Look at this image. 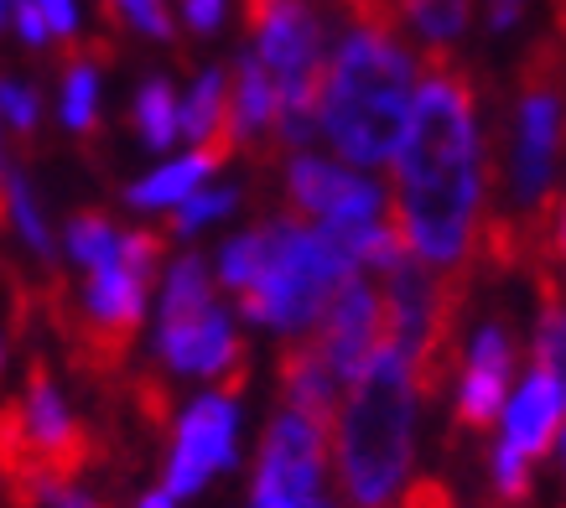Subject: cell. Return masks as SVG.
<instances>
[{
  "instance_id": "3",
  "label": "cell",
  "mask_w": 566,
  "mask_h": 508,
  "mask_svg": "<svg viewBox=\"0 0 566 508\" xmlns=\"http://www.w3.org/2000/svg\"><path fill=\"white\" fill-rule=\"evenodd\" d=\"M338 431V477L354 508H390V493L411 467L416 436V384L406 358L390 342L375 353V363L354 379Z\"/></svg>"
},
{
  "instance_id": "25",
  "label": "cell",
  "mask_w": 566,
  "mask_h": 508,
  "mask_svg": "<svg viewBox=\"0 0 566 508\" xmlns=\"http://www.w3.org/2000/svg\"><path fill=\"white\" fill-rule=\"evenodd\" d=\"M0 125L6 136H36L42 125V94L21 78H0Z\"/></svg>"
},
{
  "instance_id": "8",
  "label": "cell",
  "mask_w": 566,
  "mask_h": 508,
  "mask_svg": "<svg viewBox=\"0 0 566 508\" xmlns=\"http://www.w3.org/2000/svg\"><path fill=\"white\" fill-rule=\"evenodd\" d=\"M156 358H161V369L192 373V379H223L240 363H250L223 306L213 301L188 306V311H161L156 317Z\"/></svg>"
},
{
  "instance_id": "9",
  "label": "cell",
  "mask_w": 566,
  "mask_h": 508,
  "mask_svg": "<svg viewBox=\"0 0 566 508\" xmlns=\"http://www.w3.org/2000/svg\"><path fill=\"white\" fill-rule=\"evenodd\" d=\"M11 421H17V441L32 452V467H52L73 483V467L84 462V425L73 415L69 394L52 384L48 369H32Z\"/></svg>"
},
{
  "instance_id": "12",
  "label": "cell",
  "mask_w": 566,
  "mask_h": 508,
  "mask_svg": "<svg viewBox=\"0 0 566 508\" xmlns=\"http://www.w3.org/2000/svg\"><path fill=\"white\" fill-rule=\"evenodd\" d=\"M234 151H240V146L223 136V140H208V146H198V151L182 156V161L156 167L151 177H140V182L125 187V208H136V213H167V208H177L182 198H192V192L203 187L208 171H219Z\"/></svg>"
},
{
  "instance_id": "31",
  "label": "cell",
  "mask_w": 566,
  "mask_h": 508,
  "mask_svg": "<svg viewBox=\"0 0 566 508\" xmlns=\"http://www.w3.org/2000/svg\"><path fill=\"white\" fill-rule=\"evenodd\" d=\"M546 260L551 271L562 275V286H566V192H562V203H556V219H551V234H546Z\"/></svg>"
},
{
  "instance_id": "1",
  "label": "cell",
  "mask_w": 566,
  "mask_h": 508,
  "mask_svg": "<svg viewBox=\"0 0 566 508\" xmlns=\"http://www.w3.org/2000/svg\"><path fill=\"white\" fill-rule=\"evenodd\" d=\"M395 234L421 265H463L483 198L479 84L452 52L421 57L411 125L395 151Z\"/></svg>"
},
{
  "instance_id": "5",
  "label": "cell",
  "mask_w": 566,
  "mask_h": 508,
  "mask_svg": "<svg viewBox=\"0 0 566 508\" xmlns=\"http://www.w3.org/2000/svg\"><path fill=\"white\" fill-rule=\"evenodd\" d=\"M327 436L317 421L307 415H275L260 446V473L250 508H307L317 483H323V462H327Z\"/></svg>"
},
{
  "instance_id": "20",
  "label": "cell",
  "mask_w": 566,
  "mask_h": 508,
  "mask_svg": "<svg viewBox=\"0 0 566 508\" xmlns=\"http://www.w3.org/2000/svg\"><path fill=\"white\" fill-rule=\"evenodd\" d=\"M354 171L333 167V161H317V156H296L292 167H286V192H292L296 213H312V219L323 223L327 208L338 203V192L348 187Z\"/></svg>"
},
{
  "instance_id": "33",
  "label": "cell",
  "mask_w": 566,
  "mask_h": 508,
  "mask_svg": "<svg viewBox=\"0 0 566 508\" xmlns=\"http://www.w3.org/2000/svg\"><path fill=\"white\" fill-rule=\"evenodd\" d=\"M483 11H489V27H494V32H510V27H520V17L531 11V0H483Z\"/></svg>"
},
{
  "instance_id": "40",
  "label": "cell",
  "mask_w": 566,
  "mask_h": 508,
  "mask_svg": "<svg viewBox=\"0 0 566 508\" xmlns=\"http://www.w3.org/2000/svg\"><path fill=\"white\" fill-rule=\"evenodd\" d=\"M556 6H566V0H556Z\"/></svg>"
},
{
  "instance_id": "39",
  "label": "cell",
  "mask_w": 566,
  "mask_h": 508,
  "mask_svg": "<svg viewBox=\"0 0 566 508\" xmlns=\"http://www.w3.org/2000/svg\"><path fill=\"white\" fill-rule=\"evenodd\" d=\"M0 21H6V0H0Z\"/></svg>"
},
{
  "instance_id": "29",
  "label": "cell",
  "mask_w": 566,
  "mask_h": 508,
  "mask_svg": "<svg viewBox=\"0 0 566 508\" xmlns=\"http://www.w3.org/2000/svg\"><path fill=\"white\" fill-rule=\"evenodd\" d=\"M6 21H11V32H17L27 47H48L52 42L48 21H42V11H36L32 0H6Z\"/></svg>"
},
{
  "instance_id": "21",
  "label": "cell",
  "mask_w": 566,
  "mask_h": 508,
  "mask_svg": "<svg viewBox=\"0 0 566 508\" xmlns=\"http://www.w3.org/2000/svg\"><path fill=\"white\" fill-rule=\"evenodd\" d=\"M400 21H411L427 36V52H447L458 36L468 32V11L473 0H395Z\"/></svg>"
},
{
  "instance_id": "15",
  "label": "cell",
  "mask_w": 566,
  "mask_h": 508,
  "mask_svg": "<svg viewBox=\"0 0 566 508\" xmlns=\"http://www.w3.org/2000/svg\"><path fill=\"white\" fill-rule=\"evenodd\" d=\"M0 219L17 234V244L32 254L36 265H57V234H52L48 213L36 203L32 177L17 161H0Z\"/></svg>"
},
{
  "instance_id": "23",
  "label": "cell",
  "mask_w": 566,
  "mask_h": 508,
  "mask_svg": "<svg viewBox=\"0 0 566 508\" xmlns=\"http://www.w3.org/2000/svg\"><path fill=\"white\" fill-rule=\"evenodd\" d=\"M63 254H69L78 271H94V265H109L120 254V229L104 219V213H78L63 234Z\"/></svg>"
},
{
  "instance_id": "14",
  "label": "cell",
  "mask_w": 566,
  "mask_h": 508,
  "mask_svg": "<svg viewBox=\"0 0 566 508\" xmlns=\"http://www.w3.org/2000/svg\"><path fill=\"white\" fill-rule=\"evenodd\" d=\"M229 136L234 146L250 151H271L275 140V84L265 63L244 52L240 68H234V94H229Z\"/></svg>"
},
{
  "instance_id": "24",
  "label": "cell",
  "mask_w": 566,
  "mask_h": 508,
  "mask_svg": "<svg viewBox=\"0 0 566 508\" xmlns=\"http://www.w3.org/2000/svg\"><path fill=\"white\" fill-rule=\"evenodd\" d=\"M240 203V192L234 187H213V192H192V198H182V203L172 208V223H167V234L172 239H188L198 234V229H208V223H219L229 208Z\"/></svg>"
},
{
  "instance_id": "13",
  "label": "cell",
  "mask_w": 566,
  "mask_h": 508,
  "mask_svg": "<svg viewBox=\"0 0 566 508\" xmlns=\"http://www.w3.org/2000/svg\"><path fill=\"white\" fill-rule=\"evenodd\" d=\"M281 394L296 415L317 421L323 431H333V415H338V379L327 369L317 338H292L281 348Z\"/></svg>"
},
{
  "instance_id": "11",
  "label": "cell",
  "mask_w": 566,
  "mask_h": 508,
  "mask_svg": "<svg viewBox=\"0 0 566 508\" xmlns=\"http://www.w3.org/2000/svg\"><path fill=\"white\" fill-rule=\"evenodd\" d=\"M510 369H515V342L510 327L494 322L473 338V353L463 363V384H458V425L468 431H489L499 410L510 400Z\"/></svg>"
},
{
  "instance_id": "18",
  "label": "cell",
  "mask_w": 566,
  "mask_h": 508,
  "mask_svg": "<svg viewBox=\"0 0 566 508\" xmlns=\"http://www.w3.org/2000/svg\"><path fill=\"white\" fill-rule=\"evenodd\" d=\"M223 136H229V73L208 68V73H198L188 99L177 104V140L208 146V140H223Z\"/></svg>"
},
{
  "instance_id": "32",
  "label": "cell",
  "mask_w": 566,
  "mask_h": 508,
  "mask_svg": "<svg viewBox=\"0 0 566 508\" xmlns=\"http://www.w3.org/2000/svg\"><path fill=\"white\" fill-rule=\"evenodd\" d=\"M182 17H188L192 32H219V21H223V0H182Z\"/></svg>"
},
{
  "instance_id": "30",
  "label": "cell",
  "mask_w": 566,
  "mask_h": 508,
  "mask_svg": "<svg viewBox=\"0 0 566 508\" xmlns=\"http://www.w3.org/2000/svg\"><path fill=\"white\" fill-rule=\"evenodd\" d=\"M32 6L42 11V21H48L52 42H78V27H84L78 0H32Z\"/></svg>"
},
{
  "instance_id": "4",
  "label": "cell",
  "mask_w": 566,
  "mask_h": 508,
  "mask_svg": "<svg viewBox=\"0 0 566 508\" xmlns=\"http://www.w3.org/2000/svg\"><path fill=\"white\" fill-rule=\"evenodd\" d=\"M260 244H265V254H260L255 281L240 290V311L250 322H265L275 332H292V338L323 317L327 296L348 275H359L302 219H271L260 229Z\"/></svg>"
},
{
  "instance_id": "28",
  "label": "cell",
  "mask_w": 566,
  "mask_h": 508,
  "mask_svg": "<svg viewBox=\"0 0 566 508\" xmlns=\"http://www.w3.org/2000/svg\"><path fill=\"white\" fill-rule=\"evenodd\" d=\"M104 6H109V17L125 21V27H136L140 36H156V42L172 36V17H167L161 0H104Z\"/></svg>"
},
{
  "instance_id": "38",
  "label": "cell",
  "mask_w": 566,
  "mask_h": 508,
  "mask_svg": "<svg viewBox=\"0 0 566 508\" xmlns=\"http://www.w3.org/2000/svg\"><path fill=\"white\" fill-rule=\"evenodd\" d=\"M307 508H333V504H323V498H312V504Z\"/></svg>"
},
{
  "instance_id": "22",
  "label": "cell",
  "mask_w": 566,
  "mask_h": 508,
  "mask_svg": "<svg viewBox=\"0 0 566 508\" xmlns=\"http://www.w3.org/2000/svg\"><path fill=\"white\" fill-rule=\"evenodd\" d=\"M130 125H136L140 146H151V151H167L177 140V94L167 78H146V84L136 88Z\"/></svg>"
},
{
  "instance_id": "34",
  "label": "cell",
  "mask_w": 566,
  "mask_h": 508,
  "mask_svg": "<svg viewBox=\"0 0 566 508\" xmlns=\"http://www.w3.org/2000/svg\"><path fill=\"white\" fill-rule=\"evenodd\" d=\"M52 508H99V504H94L88 493H78V488H63V493H57V504H52Z\"/></svg>"
},
{
  "instance_id": "2",
  "label": "cell",
  "mask_w": 566,
  "mask_h": 508,
  "mask_svg": "<svg viewBox=\"0 0 566 508\" xmlns=\"http://www.w3.org/2000/svg\"><path fill=\"white\" fill-rule=\"evenodd\" d=\"M416 99V57L395 32H354L327 57L317 88V130H323L354 167L395 161Z\"/></svg>"
},
{
  "instance_id": "26",
  "label": "cell",
  "mask_w": 566,
  "mask_h": 508,
  "mask_svg": "<svg viewBox=\"0 0 566 508\" xmlns=\"http://www.w3.org/2000/svg\"><path fill=\"white\" fill-rule=\"evenodd\" d=\"M260 254H265L260 229H255V234L229 239V244H223V260H219V281H223V286H234V290H244L250 281H255V271H260Z\"/></svg>"
},
{
  "instance_id": "7",
  "label": "cell",
  "mask_w": 566,
  "mask_h": 508,
  "mask_svg": "<svg viewBox=\"0 0 566 508\" xmlns=\"http://www.w3.org/2000/svg\"><path fill=\"white\" fill-rule=\"evenodd\" d=\"M385 342H390L385 296H379L369 281L348 275L344 286L327 296V322H323V338H317L333 379H338V384H354V379L375 363V353Z\"/></svg>"
},
{
  "instance_id": "16",
  "label": "cell",
  "mask_w": 566,
  "mask_h": 508,
  "mask_svg": "<svg viewBox=\"0 0 566 508\" xmlns=\"http://www.w3.org/2000/svg\"><path fill=\"white\" fill-rule=\"evenodd\" d=\"M566 405L562 394H556V384L551 379H541V373H531L525 379V390L515 394V405H510V421H504V446H515L520 457H546L551 441H556V425H562Z\"/></svg>"
},
{
  "instance_id": "17",
  "label": "cell",
  "mask_w": 566,
  "mask_h": 508,
  "mask_svg": "<svg viewBox=\"0 0 566 508\" xmlns=\"http://www.w3.org/2000/svg\"><path fill=\"white\" fill-rule=\"evenodd\" d=\"M535 286H541V317H535V373L556 384L566 405V286L546 260H535Z\"/></svg>"
},
{
  "instance_id": "19",
  "label": "cell",
  "mask_w": 566,
  "mask_h": 508,
  "mask_svg": "<svg viewBox=\"0 0 566 508\" xmlns=\"http://www.w3.org/2000/svg\"><path fill=\"white\" fill-rule=\"evenodd\" d=\"M99 94H104V68L94 57H69L63 78H57V119L69 136H94L99 130Z\"/></svg>"
},
{
  "instance_id": "35",
  "label": "cell",
  "mask_w": 566,
  "mask_h": 508,
  "mask_svg": "<svg viewBox=\"0 0 566 508\" xmlns=\"http://www.w3.org/2000/svg\"><path fill=\"white\" fill-rule=\"evenodd\" d=\"M136 508H177V498H167V493L156 488V493H146V498H140Z\"/></svg>"
},
{
  "instance_id": "27",
  "label": "cell",
  "mask_w": 566,
  "mask_h": 508,
  "mask_svg": "<svg viewBox=\"0 0 566 508\" xmlns=\"http://www.w3.org/2000/svg\"><path fill=\"white\" fill-rule=\"evenodd\" d=\"M489 467H494V493L504 498V504H525V498H531V462L520 457L515 446L499 441Z\"/></svg>"
},
{
  "instance_id": "6",
  "label": "cell",
  "mask_w": 566,
  "mask_h": 508,
  "mask_svg": "<svg viewBox=\"0 0 566 508\" xmlns=\"http://www.w3.org/2000/svg\"><path fill=\"white\" fill-rule=\"evenodd\" d=\"M234 467V400L229 394H203L192 400L188 415L172 431V452H167V498H192L208 483V473Z\"/></svg>"
},
{
  "instance_id": "37",
  "label": "cell",
  "mask_w": 566,
  "mask_h": 508,
  "mask_svg": "<svg viewBox=\"0 0 566 508\" xmlns=\"http://www.w3.org/2000/svg\"><path fill=\"white\" fill-rule=\"evenodd\" d=\"M0 373H6V332H0Z\"/></svg>"
},
{
  "instance_id": "36",
  "label": "cell",
  "mask_w": 566,
  "mask_h": 508,
  "mask_svg": "<svg viewBox=\"0 0 566 508\" xmlns=\"http://www.w3.org/2000/svg\"><path fill=\"white\" fill-rule=\"evenodd\" d=\"M0 161H11V156H6V125H0Z\"/></svg>"
},
{
  "instance_id": "10",
  "label": "cell",
  "mask_w": 566,
  "mask_h": 508,
  "mask_svg": "<svg viewBox=\"0 0 566 508\" xmlns=\"http://www.w3.org/2000/svg\"><path fill=\"white\" fill-rule=\"evenodd\" d=\"M146 296H151V275L130 271L120 254L109 265H94L84 271V290H78V317H84V332L94 348H109L120 353L130 348V338L146 322Z\"/></svg>"
}]
</instances>
